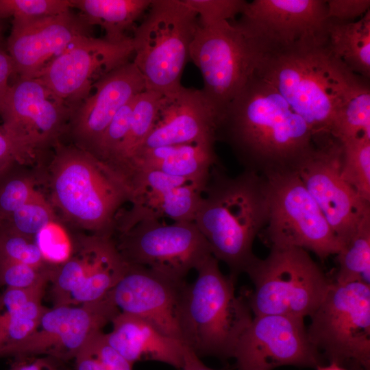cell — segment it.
Here are the masks:
<instances>
[{
    "label": "cell",
    "mask_w": 370,
    "mask_h": 370,
    "mask_svg": "<svg viewBox=\"0 0 370 370\" xmlns=\"http://www.w3.org/2000/svg\"><path fill=\"white\" fill-rule=\"evenodd\" d=\"M184 280H176L149 268L128 263L108 297L119 312L139 317L162 334L182 342L180 306Z\"/></svg>",
    "instance_id": "d6986e66"
},
{
    "label": "cell",
    "mask_w": 370,
    "mask_h": 370,
    "mask_svg": "<svg viewBox=\"0 0 370 370\" xmlns=\"http://www.w3.org/2000/svg\"><path fill=\"white\" fill-rule=\"evenodd\" d=\"M113 238L120 254L130 264L149 268L176 280L212 255L210 245L193 221L166 224L145 219Z\"/></svg>",
    "instance_id": "8fae6325"
},
{
    "label": "cell",
    "mask_w": 370,
    "mask_h": 370,
    "mask_svg": "<svg viewBox=\"0 0 370 370\" xmlns=\"http://www.w3.org/2000/svg\"><path fill=\"white\" fill-rule=\"evenodd\" d=\"M316 370H347L334 363H330L328 365H321L316 368Z\"/></svg>",
    "instance_id": "c3c4849f"
},
{
    "label": "cell",
    "mask_w": 370,
    "mask_h": 370,
    "mask_svg": "<svg viewBox=\"0 0 370 370\" xmlns=\"http://www.w3.org/2000/svg\"><path fill=\"white\" fill-rule=\"evenodd\" d=\"M245 273L254 286L247 299L254 316L310 317L332 282L298 247H271L267 257H256Z\"/></svg>",
    "instance_id": "52a82bcc"
},
{
    "label": "cell",
    "mask_w": 370,
    "mask_h": 370,
    "mask_svg": "<svg viewBox=\"0 0 370 370\" xmlns=\"http://www.w3.org/2000/svg\"><path fill=\"white\" fill-rule=\"evenodd\" d=\"M133 99L123 106L114 116L91 153L97 159L108 165L126 136L130 124Z\"/></svg>",
    "instance_id": "8d00e7d4"
},
{
    "label": "cell",
    "mask_w": 370,
    "mask_h": 370,
    "mask_svg": "<svg viewBox=\"0 0 370 370\" xmlns=\"http://www.w3.org/2000/svg\"><path fill=\"white\" fill-rule=\"evenodd\" d=\"M133 54L132 37L111 42L82 36L54 58L36 78L73 110L90 94L99 79L129 62Z\"/></svg>",
    "instance_id": "9a60e30c"
},
{
    "label": "cell",
    "mask_w": 370,
    "mask_h": 370,
    "mask_svg": "<svg viewBox=\"0 0 370 370\" xmlns=\"http://www.w3.org/2000/svg\"><path fill=\"white\" fill-rule=\"evenodd\" d=\"M269 200L264 177L243 170L228 175L219 163L210 170L194 223L208 241L212 255L230 274L245 273L256 258L255 238L267 225Z\"/></svg>",
    "instance_id": "3957f363"
},
{
    "label": "cell",
    "mask_w": 370,
    "mask_h": 370,
    "mask_svg": "<svg viewBox=\"0 0 370 370\" xmlns=\"http://www.w3.org/2000/svg\"><path fill=\"white\" fill-rule=\"evenodd\" d=\"M125 186L131 207L122 208L117 214L115 233L145 219L194 222L206 186L192 180L145 169L133 171Z\"/></svg>",
    "instance_id": "ac0fdd59"
},
{
    "label": "cell",
    "mask_w": 370,
    "mask_h": 370,
    "mask_svg": "<svg viewBox=\"0 0 370 370\" xmlns=\"http://www.w3.org/2000/svg\"><path fill=\"white\" fill-rule=\"evenodd\" d=\"M189 59L204 80L201 91L214 110L217 122L253 75L255 49L231 21L198 27Z\"/></svg>",
    "instance_id": "30bf717a"
},
{
    "label": "cell",
    "mask_w": 370,
    "mask_h": 370,
    "mask_svg": "<svg viewBox=\"0 0 370 370\" xmlns=\"http://www.w3.org/2000/svg\"><path fill=\"white\" fill-rule=\"evenodd\" d=\"M238 370H273L284 365L317 368L324 358L308 338L304 319L254 316L234 351Z\"/></svg>",
    "instance_id": "2e32d148"
},
{
    "label": "cell",
    "mask_w": 370,
    "mask_h": 370,
    "mask_svg": "<svg viewBox=\"0 0 370 370\" xmlns=\"http://www.w3.org/2000/svg\"><path fill=\"white\" fill-rule=\"evenodd\" d=\"M360 137L370 138V87L345 103L333 133V138L340 143Z\"/></svg>",
    "instance_id": "836d02e7"
},
{
    "label": "cell",
    "mask_w": 370,
    "mask_h": 370,
    "mask_svg": "<svg viewBox=\"0 0 370 370\" xmlns=\"http://www.w3.org/2000/svg\"><path fill=\"white\" fill-rule=\"evenodd\" d=\"M308 338L323 358L347 370H370V286L332 282L310 316Z\"/></svg>",
    "instance_id": "ba28073f"
},
{
    "label": "cell",
    "mask_w": 370,
    "mask_h": 370,
    "mask_svg": "<svg viewBox=\"0 0 370 370\" xmlns=\"http://www.w3.org/2000/svg\"><path fill=\"white\" fill-rule=\"evenodd\" d=\"M216 125V114L201 90L182 86L163 95L154 125L139 149L184 143H215Z\"/></svg>",
    "instance_id": "7402d4cb"
},
{
    "label": "cell",
    "mask_w": 370,
    "mask_h": 370,
    "mask_svg": "<svg viewBox=\"0 0 370 370\" xmlns=\"http://www.w3.org/2000/svg\"><path fill=\"white\" fill-rule=\"evenodd\" d=\"M152 0H71L90 26L99 25L104 38L120 42L129 36L125 32L148 10Z\"/></svg>",
    "instance_id": "4316f807"
},
{
    "label": "cell",
    "mask_w": 370,
    "mask_h": 370,
    "mask_svg": "<svg viewBox=\"0 0 370 370\" xmlns=\"http://www.w3.org/2000/svg\"><path fill=\"white\" fill-rule=\"evenodd\" d=\"M87 345L107 370H132V364L108 344L102 332L92 336Z\"/></svg>",
    "instance_id": "60d3db41"
},
{
    "label": "cell",
    "mask_w": 370,
    "mask_h": 370,
    "mask_svg": "<svg viewBox=\"0 0 370 370\" xmlns=\"http://www.w3.org/2000/svg\"><path fill=\"white\" fill-rule=\"evenodd\" d=\"M112 330L103 336L108 344L132 365L143 360L162 362L181 369L185 345L136 316L119 312Z\"/></svg>",
    "instance_id": "603a6c76"
},
{
    "label": "cell",
    "mask_w": 370,
    "mask_h": 370,
    "mask_svg": "<svg viewBox=\"0 0 370 370\" xmlns=\"http://www.w3.org/2000/svg\"><path fill=\"white\" fill-rule=\"evenodd\" d=\"M326 32L334 53L352 71L370 80V10L352 22L328 18Z\"/></svg>",
    "instance_id": "484cf974"
},
{
    "label": "cell",
    "mask_w": 370,
    "mask_h": 370,
    "mask_svg": "<svg viewBox=\"0 0 370 370\" xmlns=\"http://www.w3.org/2000/svg\"><path fill=\"white\" fill-rule=\"evenodd\" d=\"M90 26L71 10L34 18H14L6 49L15 76L36 78L43 69L77 38L90 35Z\"/></svg>",
    "instance_id": "ffe728a7"
},
{
    "label": "cell",
    "mask_w": 370,
    "mask_h": 370,
    "mask_svg": "<svg viewBox=\"0 0 370 370\" xmlns=\"http://www.w3.org/2000/svg\"><path fill=\"white\" fill-rule=\"evenodd\" d=\"M71 9V0H0V19L40 18Z\"/></svg>",
    "instance_id": "d590c367"
},
{
    "label": "cell",
    "mask_w": 370,
    "mask_h": 370,
    "mask_svg": "<svg viewBox=\"0 0 370 370\" xmlns=\"http://www.w3.org/2000/svg\"><path fill=\"white\" fill-rule=\"evenodd\" d=\"M197 14L201 27L223 21H232L241 14L247 1L245 0H184Z\"/></svg>",
    "instance_id": "74e56055"
},
{
    "label": "cell",
    "mask_w": 370,
    "mask_h": 370,
    "mask_svg": "<svg viewBox=\"0 0 370 370\" xmlns=\"http://www.w3.org/2000/svg\"><path fill=\"white\" fill-rule=\"evenodd\" d=\"M4 27L3 20L0 19V45H6V43L4 41Z\"/></svg>",
    "instance_id": "681fc988"
},
{
    "label": "cell",
    "mask_w": 370,
    "mask_h": 370,
    "mask_svg": "<svg viewBox=\"0 0 370 370\" xmlns=\"http://www.w3.org/2000/svg\"><path fill=\"white\" fill-rule=\"evenodd\" d=\"M58 221L56 212L40 190L10 214L0 218V229L34 238L49 224Z\"/></svg>",
    "instance_id": "1f68e13d"
},
{
    "label": "cell",
    "mask_w": 370,
    "mask_h": 370,
    "mask_svg": "<svg viewBox=\"0 0 370 370\" xmlns=\"http://www.w3.org/2000/svg\"><path fill=\"white\" fill-rule=\"evenodd\" d=\"M40 172L15 162L0 173V218L27 203L38 190Z\"/></svg>",
    "instance_id": "4dcf8cb0"
},
{
    "label": "cell",
    "mask_w": 370,
    "mask_h": 370,
    "mask_svg": "<svg viewBox=\"0 0 370 370\" xmlns=\"http://www.w3.org/2000/svg\"><path fill=\"white\" fill-rule=\"evenodd\" d=\"M215 138L258 174L294 169L315 147L307 123L255 73L218 119Z\"/></svg>",
    "instance_id": "6da1fadb"
},
{
    "label": "cell",
    "mask_w": 370,
    "mask_h": 370,
    "mask_svg": "<svg viewBox=\"0 0 370 370\" xmlns=\"http://www.w3.org/2000/svg\"><path fill=\"white\" fill-rule=\"evenodd\" d=\"M219 162L214 143H195L139 149L131 158L120 178L125 181L136 169L158 171L206 185L212 166Z\"/></svg>",
    "instance_id": "cb8c5ba5"
},
{
    "label": "cell",
    "mask_w": 370,
    "mask_h": 370,
    "mask_svg": "<svg viewBox=\"0 0 370 370\" xmlns=\"http://www.w3.org/2000/svg\"><path fill=\"white\" fill-rule=\"evenodd\" d=\"M15 162L29 165L34 162L0 125V173Z\"/></svg>",
    "instance_id": "7bdbcfd3"
},
{
    "label": "cell",
    "mask_w": 370,
    "mask_h": 370,
    "mask_svg": "<svg viewBox=\"0 0 370 370\" xmlns=\"http://www.w3.org/2000/svg\"><path fill=\"white\" fill-rule=\"evenodd\" d=\"M76 370H107L104 365L86 344L75 358Z\"/></svg>",
    "instance_id": "f6af8a7d"
},
{
    "label": "cell",
    "mask_w": 370,
    "mask_h": 370,
    "mask_svg": "<svg viewBox=\"0 0 370 370\" xmlns=\"http://www.w3.org/2000/svg\"><path fill=\"white\" fill-rule=\"evenodd\" d=\"M50 361L45 358L28 360L25 356H17L10 370H57Z\"/></svg>",
    "instance_id": "bcb514c9"
},
{
    "label": "cell",
    "mask_w": 370,
    "mask_h": 370,
    "mask_svg": "<svg viewBox=\"0 0 370 370\" xmlns=\"http://www.w3.org/2000/svg\"><path fill=\"white\" fill-rule=\"evenodd\" d=\"M119 312L108 295L96 302L47 308L35 332L16 345L10 356L45 354L61 360L75 358Z\"/></svg>",
    "instance_id": "e0dca14e"
},
{
    "label": "cell",
    "mask_w": 370,
    "mask_h": 370,
    "mask_svg": "<svg viewBox=\"0 0 370 370\" xmlns=\"http://www.w3.org/2000/svg\"><path fill=\"white\" fill-rule=\"evenodd\" d=\"M335 282H361L370 286V220L343 244L336 254Z\"/></svg>",
    "instance_id": "f546056e"
},
{
    "label": "cell",
    "mask_w": 370,
    "mask_h": 370,
    "mask_svg": "<svg viewBox=\"0 0 370 370\" xmlns=\"http://www.w3.org/2000/svg\"><path fill=\"white\" fill-rule=\"evenodd\" d=\"M254 73L273 86L310 127L314 144L334 138L345 103L370 87L334 53L327 34L293 47L256 52Z\"/></svg>",
    "instance_id": "7a4b0ae2"
},
{
    "label": "cell",
    "mask_w": 370,
    "mask_h": 370,
    "mask_svg": "<svg viewBox=\"0 0 370 370\" xmlns=\"http://www.w3.org/2000/svg\"><path fill=\"white\" fill-rule=\"evenodd\" d=\"M327 2L323 0H254L232 21L256 52L277 51L326 34Z\"/></svg>",
    "instance_id": "5bb4252c"
},
{
    "label": "cell",
    "mask_w": 370,
    "mask_h": 370,
    "mask_svg": "<svg viewBox=\"0 0 370 370\" xmlns=\"http://www.w3.org/2000/svg\"><path fill=\"white\" fill-rule=\"evenodd\" d=\"M42 297L10 309L0 310V358L10 356L12 349L37 329L47 310Z\"/></svg>",
    "instance_id": "f1b7e54d"
},
{
    "label": "cell",
    "mask_w": 370,
    "mask_h": 370,
    "mask_svg": "<svg viewBox=\"0 0 370 370\" xmlns=\"http://www.w3.org/2000/svg\"><path fill=\"white\" fill-rule=\"evenodd\" d=\"M0 260L14 261L38 268L50 265L34 238L1 229Z\"/></svg>",
    "instance_id": "e575fe53"
},
{
    "label": "cell",
    "mask_w": 370,
    "mask_h": 370,
    "mask_svg": "<svg viewBox=\"0 0 370 370\" xmlns=\"http://www.w3.org/2000/svg\"><path fill=\"white\" fill-rule=\"evenodd\" d=\"M72 112L39 79L15 76L0 119L7 133L36 162L66 134Z\"/></svg>",
    "instance_id": "7c38bea8"
},
{
    "label": "cell",
    "mask_w": 370,
    "mask_h": 370,
    "mask_svg": "<svg viewBox=\"0 0 370 370\" xmlns=\"http://www.w3.org/2000/svg\"><path fill=\"white\" fill-rule=\"evenodd\" d=\"M14 77V64L8 53L6 45H0V112Z\"/></svg>",
    "instance_id": "ee69618b"
},
{
    "label": "cell",
    "mask_w": 370,
    "mask_h": 370,
    "mask_svg": "<svg viewBox=\"0 0 370 370\" xmlns=\"http://www.w3.org/2000/svg\"><path fill=\"white\" fill-rule=\"evenodd\" d=\"M71 114L66 134L75 146L91 153L116 113L145 90L144 79L133 62L109 72Z\"/></svg>",
    "instance_id": "44dd1931"
},
{
    "label": "cell",
    "mask_w": 370,
    "mask_h": 370,
    "mask_svg": "<svg viewBox=\"0 0 370 370\" xmlns=\"http://www.w3.org/2000/svg\"><path fill=\"white\" fill-rule=\"evenodd\" d=\"M326 2L328 18L341 22L355 21L370 10L369 0H329Z\"/></svg>",
    "instance_id": "b9f144b4"
},
{
    "label": "cell",
    "mask_w": 370,
    "mask_h": 370,
    "mask_svg": "<svg viewBox=\"0 0 370 370\" xmlns=\"http://www.w3.org/2000/svg\"><path fill=\"white\" fill-rule=\"evenodd\" d=\"M34 241L45 259L50 264H58L65 261L72 251V239L65 233L58 221L43 228Z\"/></svg>",
    "instance_id": "ab89813d"
},
{
    "label": "cell",
    "mask_w": 370,
    "mask_h": 370,
    "mask_svg": "<svg viewBox=\"0 0 370 370\" xmlns=\"http://www.w3.org/2000/svg\"><path fill=\"white\" fill-rule=\"evenodd\" d=\"M186 283L180 306L184 345L199 358H233L236 345L253 317L247 300L235 293L236 277L224 275L219 260L208 256Z\"/></svg>",
    "instance_id": "5b68a950"
},
{
    "label": "cell",
    "mask_w": 370,
    "mask_h": 370,
    "mask_svg": "<svg viewBox=\"0 0 370 370\" xmlns=\"http://www.w3.org/2000/svg\"><path fill=\"white\" fill-rule=\"evenodd\" d=\"M51 265L38 268L14 261L0 260V286L26 288L44 282L49 283Z\"/></svg>",
    "instance_id": "f35d334b"
},
{
    "label": "cell",
    "mask_w": 370,
    "mask_h": 370,
    "mask_svg": "<svg viewBox=\"0 0 370 370\" xmlns=\"http://www.w3.org/2000/svg\"><path fill=\"white\" fill-rule=\"evenodd\" d=\"M162 97L163 95L158 92L145 89L134 98L127 134L113 160L106 165L119 179L129 161L149 134L156 120Z\"/></svg>",
    "instance_id": "83f0119b"
},
{
    "label": "cell",
    "mask_w": 370,
    "mask_h": 370,
    "mask_svg": "<svg viewBox=\"0 0 370 370\" xmlns=\"http://www.w3.org/2000/svg\"><path fill=\"white\" fill-rule=\"evenodd\" d=\"M199 27L197 13L184 0L151 1L132 37L133 62L147 90L164 95L182 86V73Z\"/></svg>",
    "instance_id": "8992f818"
},
{
    "label": "cell",
    "mask_w": 370,
    "mask_h": 370,
    "mask_svg": "<svg viewBox=\"0 0 370 370\" xmlns=\"http://www.w3.org/2000/svg\"><path fill=\"white\" fill-rule=\"evenodd\" d=\"M41 180L55 211L75 228L112 237L115 219L129 201L123 182L106 165L74 145L59 142Z\"/></svg>",
    "instance_id": "277c9868"
},
{
    "label": "cell",
    "mask_w": 370,
    "mask_h": 370,
    "mask_svg": "<svg viewBox=\"0 0 370 370\" xmlns=\"http://www.w3.org/2000/svg\"><path fill=\"white\" fill-rule=\"evenodd\" d=\"M180 370H228L214 369L205 365L190 349L185 345L184 362Z\"/></svg>",
    "instance_id": "7dc6e473"
},
{
    "label": "cell",
    "mask_w": 370,
    "mask_h": 370,
    "mask_svg": "<svg viewBox=\"0 0 370 370\" xmlns=\"http://www.w3.org/2000/svg\"><path fill=\"white\" fill-rule=\"evenodd\" d=\"M262 175L267 182L271 247H298L323 260L336 255L341 244L317 204L294 169Z\"/></svg>",
    "instance_id": "9c48e42d"
},
{
    "label": "cell",
    "mask_w": 370,
    "mask_h": 370,
    "mask_svg": "<svg viewBox=\"0 0 370 370\" xmlns=\"http://www.w3.org/2000/svg\"><path fill=\"white\" fill-rule=\"evenodd\" d=\"M341 155V143L331 139L315 145L294 170L342 247L370 220V203L362 199L343 177Z\"/></svg>",
    "instance_id": "4fadbf2b"
},
{
    "label": "cell",
    "mask_w": 370,
    "mask_h": 370,
    "mask_svg": "<svg viewBox=\"0 0 370 370\" xmlns=\"http://www.w3.org/2000/svg\"><path fill=\"white\" fill-rule=\"evenodd\" d=\"M116 250L112 237L79 235L72 239V251L63 262L51 264L49 282L54 306L69 305L72 295Z\"/></svg>",
    "instance_id": "d4e9b609"
},
{
    "label": "cell",
    "mask_w": 370,
    "mask_h": 370,
    "mask_svg": "<svg viewBox=\"0 0 370 370\" xmlns=\"http://www.w3.org/2000/svg\"><path fill=\"white\" fill-rule=\"evenodd\" d=\"M341 143V175L362 199L370 203V138L360 137Z\"/></svg>",
    "instance_id": "d6a6232c"
}]
</instances>
